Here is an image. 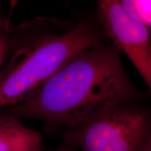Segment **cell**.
Here are the masks:
<instances>
[{
  "mask_svg": "<svg viewBox=\"0 0 151 151\" xmlns=\"http://www.w3.org/2000/svg\"><path fill=\"white\" fill-rule=\"evenodd\" d=\"M120 52L108 41L85 49L6 114L39 120L50 133L116 106L143 101L146 94L128 76Z\"/></svg>",
  "mask_w": 151,
  "mask_h": 151,
  "instance_id": "1",
  "label": "cell"
},
{
  "mask_svg": "<svg viewBox=\"0 0 151 151\" xmlns=\"http://www.w3.org/2000/svg\"><path fill=\"white\" fill-rule=\"evenodd\" d=\"M109 41L99 22L83 19L62 34L40 38L0 73V109L21 102L82 50Z\"/></svg>",
  "mask_w": 151,
  "mask_h": 151,
  "instance_id": "2",
  "label": "cell"
},
{
  "mask_svg": "<svg viewBox=\"0 0 151 151\" xmlns=\"http://www.w3.org/2000/svg\"><path fill=\"white\" fill-rule=\"evenodd\" d=\"M62 136L81 151H143L151 140V109L143 101L116 106Z\"/></svg>",
  "mask_w": 151,
  "mask_h": 151,
  "instance_id": "3",
  "label": "cell"
},
{
  "mask_svg": "<svg viewBox=\"0 0 151 151\" xmlns=\"http://www.w3.org/2000/svg\"><path fill=\"white\" fill-rule=\"evenodd\" d=\"M96 19L113 46L129 58L151 94L150 29L132 18L117 0L98 1Z\"/></svg>",
  "mask_w": 151,
  "mask_h": 151,
  "instance_id": "4",
  "label": "cell"
},
{
  "mask_svg": "<svg viewBox=\"0 0 151 151\" xmlns=\"http://www.w3.org/2000/svg\"><path fill=\"white\" fill-rule=\"evenodd\" d=\"M0 151H46L40 132L15 117L0 115Z\"/></svg>",
  "mask_w": 151,
  "mask_h": 151,
  "instance_id": "5",
  "label": "cell"
},
{
  "mask_svg": "<svg viewBox=\"0 0 151 151\" xmlns=\"http://www.w3.org/2000/svg\"><path fill=\"white\" fill-rule=\"evenodd\" d=\"M120 2L132 18L150 29L151 0H121Z\"/></svg>",
  "mask_w": 151,
  "mask_h": 151,
  "instance_id": "6",
  "label": "cell"
},
{
  "mask_svg": "<svg viewBox=\"0 0 151 151\" xmlns=\"http://www.w3.org/2000/svg\"><path fill=\"white\" fill-rule=\"evenodd\" d=\"M9 48L8 35L6 32L0 38V67L2 65Z\"/></svg>",
  "mask_w": 151,
  "mask_h": 151,
  "instance_id": "7",
  "label": "cell"
},
{
  "mask_svg": "<svg viewBox=\"0 0 151 151\" xmlns=\"http://www.w3.org/2000/svg\"><path fill=\"white\" fill-rule=\"evenodd\" d=\"M55 151H76V150L71 145H69V143L62 141V142L60 143V145L58 147Z\"/></svg>",
  "mask_w": 151,
  "mask_h": 151,
  "instance_id": "8",
  "label": "cell"
},
{
  "mask_svg": "<svg viewBox=\"0 0 151 151\" xmlns=\"http://www.w3.org/2000/svg\"><path fill=\"white\" fill-rule=\"evenodd\" d=\"M143 151H151V140L149 141V143L147 144V146L145 147Z\"/></svg>",
  "mask_w": 151,
  "mask_h": 151,
  "instance_id": "9",
  "label": "cell"
}]
</instances>
